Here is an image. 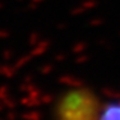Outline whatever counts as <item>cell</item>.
<instances>
[{
    "label": "cell",
    "mask_w": 120,
    "mask_h": 120,
    "mask_svg": "<svg viewBox=\"0 0 120 120\" xmlns=\"http://www.w3.org/2000/svg\"><path fill=\"white\" fill-rule=\"evenodd\" d=\"M98 120H120V102L109 105L101 114Z\"/></svg>",
    "instance_id": "obj_2"
},
{
    "label": "cell",
    "mask_w": 120,
    "mask_h": 120,
    "mask_svg": "<svg viewBox=\"0 0 120 120\" xmlns=\"http://www.w3.org/2000/svg\"><path fill=\"white\" fill-rule=\"evenodd\" d=\"M92 102L84 93H70L60 106L61 120H91Z\"/></svg>",
    "instance_id": "obj_1"
}]
</instances>
